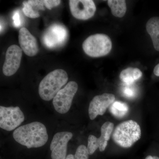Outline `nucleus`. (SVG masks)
I'll use <instances>...</instances> for the list:
<instances>
[{"label": "nucleus", "instance_id": "nucleus-2", "mask_svg": "<svg viewBox=\"0 0 159 159\" xmlns=\"http://www.w3.org/2000/svg\"><path fill=\"white\" fill-rule=\"evenodd\" d=\"M68 80V75L64 70L57 69L50 72L40 83L39 93L45 101L53 99Z\"/></svg>", "mask_w": 159, "mask_h": 159}, {"label": "nucleus", "instance_id": "nucleus-19", "mask_svg": "<svg viewBox=\"0 0 159 159\" xmlns=\"http://www.w3.org/2000/svg\"><path fill=\"white\" fill-rule=\"evenodd\" d=\"M23 5H24L23 11L26 16L31 18H37L39 17L40 14L38 11H35L28 2H24Z\"/></svg>", "mask_w": 159, "mask_h": 159}, {"label": "nucleus", "instance_id": "nucleus-7", "mask_svg": "<svg viewBox=\"0 0 159 159\" xmlns=\"http://www.w3.org/2000/svg\"><path fill=\"white\" fill-rule=\"evenodd\" d=\"M68 34L64 26L54 24L49 27L43 35L44 44L49 49L61 47L66 43Z\"/></svg>", "mask_w": 159, "mask_h": 159}, {"label": "nucleus", "instance_id": "nucleus-25", "mask_svg": "<svg viewBox=\"0 0 159 159\" xmlns=\"http://www.w3.org/2000/svg\"><path fill=\"white\" fill-rule=\"evenodd\" d=\"M153 73L156 76L159 77V63L155 67L153 70Z\"/></svg>", "mask_w": 159, "mask_h": 159}, {"label": "nucleus", "instance_id": "nucleus-17", "mask_svg": "<svg viewBox=\"0 0 159 159\" xmlns=\"http://www.w3.org/2000/svg\"><path fill=\"white\" fill-rule=\"evenodd\" d=\"M128 107L126 103L120 101H115L111 105L110 110L115 116L121 118L126 115L128 111Z\"/></svg>", "mask_w": 159, "mask_h": 159}, {"label": "nucleus", "instance_id": "nucleus-20", "mask_svg": "<svg viewBox=\"0 0 159 159\" xmlns=\"http://www.w3.org/2000/svg\"><path fill=\"white\" fill-rule=\"evenodd\" d=\"M89 155L87 147L84 145H80L76 150L74 159H88Z\"/></svg>", "mask_w": 159, "mask_h": 159}, {"label": "nucleus", "instance_id": "nucleus-4", "mask_svg": "<svg viewBox=\"0 0 159 159\" xmlns=\"http://www.w3.org/2000/svg\"><path fill=\"white\" fill-rule=\"evenodd\" d=\"M112 42L108 35L96 34L89 36L84 41L82 48L86 54L90 57H103L111 50Z\"/></svg>", "mask_w": 159, "mask_h": 159}, {"label": "nucleus", "instance_id": "nucleus-16", "mask_svg": "<svg viewBox=\"0 0 159 159\" xmlns=\"http://www.w3.org/2000/svg\"><path fill=\"white\" fill-rule=\"evenodd\" d=\"M112 14L116 17L122 18L126 11V5L124 0H109L107 1Z\"/></svg>", "mask_w": 159, "mask_h": 159}, {"label": "nucleus", "instance_id": "nucleus-15", "mask_svg": "<svg viewBox=\"0 0 159 159\" xmlns=\"http://www.w3.org/2000/svg\"><path fill=\"white\" fill-rule=\"evenodd\" d=\"M142 76V72L139 69L129 67L121 72L119 78L122 82L129 84L141 78Z\"/></svg>", "mask_w": 159, "mask_h": 159}, {"label": "nucleus", "instance_id": "nucleus-8", "mask_svg": "<svg viewBox=\"0 0 159 159\" xmlns=\"http://www.w3.org/2000/svg\"><path fill=\"white\" fill-rule=\"evenodd\" d=\"M69 5L71 14L77 19L88 20L96 12V6L92 0H70Z\"/></svg>", "mask_w": 159, "mask_h": 159}, {"label": "nucleus", "instance_id": "nucleus-11", "mask_svg": "<svg viewBox=\"0 0 159 159\" xmlns=\"http://www.w3.org/2000/svg\"><path fill=\"white\" fill-rule=\"evenodd\" d=\"M115 99L113 94L110 93H103L94 97L89 107V116L91 120H94L99 115H104L108 107L115 102Z\"/></svg>", "mask_w": 159, "mask_h": 159}, {"label": "nucleus", "instance_id": "nucleus-14", "mask_svg": "<svg viewBox=\"0 0 159 159\" xmlns=\"http://www.w3.org/2000/svg\"><path fill=\"white\" fill-rule=\"evenodd\" d=\"M114 127L113 123L110 122H105L101 126V136L98 138L99 150L100 152L105 150L107 145V142L110 139Z\"/></svg>", "mask_w": 159, "mask_h": 159}, {"label": "nucleus", "instance_id": "nucleus-1", "mask_svg": "<svg viewBox=\"0 0 159 159\" xmlns=\"http://www.w3.org/2000/svg\"><path fill=\"white\" fill-rule=\"evenodd\" d=\"M13 137L16 142L27 148H39L45 145L48 139L47 128L43 124L32 122L14 130Z\"/></svg>", "mask_w": 159, "mask_h": 159}, {"label": "nucleus", "instance_id": "nucleus-6", "mask_svg": "<svg viewBox=\"0 0 159 159\" xmlns=\"http://www.w3.org/2000/svg\"><path fill=\"white\" fill-rule=\"evenodd\" d=\"M25 120V116L18 107L0 106V127L7 131L16 129Z\"/></svg>", "mask_w": 159, "mask_h": 159}, {"label": "nucleus", "instance_id": "nucleus-13", "mask_svg": "<svg viewBox=\"0 0 159 159\" xmlns=\"http://www.w3.org/2000/svg\"><path fill=\"white\" fill-rule=\"evenodd\" d=\"M146 29L152 40L154 48L159 51V17L155 16L148 20Z\"/></svg>", "mask_w": 159, "mask_h": 159}, {"label": "nucleus", "instance_id": "nucleus-27", "mask_svg": "<svg viewBox=\"0 0 159 159\" xmlns=\"http://www.w3.org/2000/svg\"><path fill=\"white\" fill-rule=\"evenodd\" d=\"M74 156L73 155L70 154L67 156L65 159H74Z\"/></svg>", "mask_w": 159, "mask_h": 159}, {"label": "nucleus", "instance_id": "nucleus-3", "mask_svg": "<svg viewBox=\"0 0 159 159\" xmlns=\"http://www.w3.org/2000/svg\"><path fill=\"white\" fill-rule=\"evenodd\" d=\"M141 137V127L133 120L125 121L117 125L112 134L115 143L125 148H130Z\"/></svg>", "mask_w": 159, "mask_h": 159}, {"label": "nucleus", "instance_id": "nucleus-18", "mask_svg": "<svg viewBox=\"0 0 159 159\" xmlns=\"http://www.w3.org/2000/svg\"><path fill=\"white\" fill-rule=\"evenodd\" d=\"M99 148V144L98 138L93 135H89L88 140L87 146L89 155L93 154L97 148Z\"/></svg>", "mask_w": 159, "mask_h": 159}, {"label": "nucleus", "instance_id": "nucleus-23", "mask_svg": "<svg viewBox=\"0 0 159 159\" xmlns=\"http://www.w3.org/2000/svg\"><path fill=\"white\" fill-rule=\"evenodd\" d=\"M12 18L15 27L19 28L21 25V21L20 19V14L18 11H16L13 13Z\"/></svg>", "mask_w": 159, "mask_h": 159}, {"label": "nucleus", "instance_id": "nucleus-21", "mask_svg": "<svg viewBox=\"0 0 159 159\" xmlns=\"http://www.w3.org/2000/svg\"><path fill=\"white\" fill-rule=\"evenodd\" d=\"M29 5H31V7L35 11H38V10H45L44 7V4L43 1L40 0H29L27 1Z\"/></svg>", "mask_w": 159, "mask_h": 159}, {"label": "nucleus", "instance_id": "nucleus-10", "mask_svg": "<svg viewBox=\"0 0 159 159\" xmlns=\"http://www.w3.org/2000/svg\"><path fill=\"white\" fill-rule=\"evenodd\" d=\"M69 132H61L54 135L50 145L52 159H65L68 143L73 137Z\"/></svg>", "mask_w": 159, "mask_h": 159}, {"label": "nucleus", "instance_id": "nucleus-24", "mask_svg": "<svg viewBox=\"0 0 159 159\" xmlns=\"http://www.w3.org/2000/svg\"><path fill=\"white\" fill-rule=\"evenodd\" d=\"M123 94H124L125 97H130V98L133 97L134 95H135L134 91V90L133 89L129 87H125L124 89V90H123Z\"/></svg>", "mask_w": 159, "mask_h": 159}, {"label": "nucleus", "instance_id": "nucleus-9", "mask_svg": "<svg viewBox=\"0 0 159 159\" xmlns=\"http://www.w3.org/2000/svg\"><path fill=\"white\" fill-rule=\"evenodd\" d=\"M22 56V49L16 45H12L7 49L3 66V73L6 76H12L20 66Z\"/></svg>", "mask_w": 159, "mask_h": 159}, {"label": "nucleus", "instance_id": "nucleus-12", "mask_svg": "<svg viewBox=\"0 0 159 159\" xmlns=\"http://www.w3.org/2000/svg\"><path fill=\"white\" fill-rule=\"evenodd\" d=\"M18 38L20 48L26 55L30 57L36 55L39 51L37 40L28 29L22 28L20 29Z\"/></svg>", "mask_w": 159, "mask_h": 159}, {"label": "nucleus", "instance_id": "nucleus-22", "mask_svg": "<svg viewBox=\"0 0 159 159\" xmlns=\"http://www.w3.org/2000/svg\"><path fill=\"white\" fill-rule=\"evenodd\" d=\"M44 6L47 9H51L60 5L61 1L58 0H43Z\"/></svg>", "mask_w": 159, "mask_h": 159}, {"label": "nucleus", "instance_id": "nucleus-26", "mask_svg": "<svg viewBox=\"0 0 159 159\" xmlns=\"http://www.w3.org/2000/svg\"><path fill=\"white\" fill-rule=\"evenodd\" d=\"M145 159H159V157L157 156L152 157L151 156H148L146 157Z\"/></svg>", "mask_w": 159, "mask_h": 159}, {"label": "nucleus", "instance_id": "nucleus-5", "mask_svg": "<svg viewBox=\"0 0 159 159\" xmlns=\"http://www.w3.org/2000/svg\"><path fill=\"white\" fill-rule=\"evenodd\" d=\"M78 88L77 83L71 81L58 92L53 100L54 108L57 112L65 114L68 112Z\"/></svg>", "mask_w": 159, "mask_h": 159}]
</instances>
